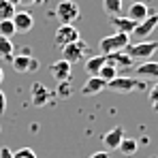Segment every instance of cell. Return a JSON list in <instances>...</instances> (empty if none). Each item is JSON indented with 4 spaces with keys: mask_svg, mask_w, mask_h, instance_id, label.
Returning a JSON list of instances; mask_svg holds the SVG:
<instances>
[{
    "mask_svg": "<svg viewBox=\"0 0 158 158\" xmlns=\"http://www.w3.org/2000/svg\"><path fill=\"white\" fill-rule=\"evenodd\" d=\"M145 88H148V81H141L137 77H124V75H118L115 79L107 81V90H111L115 94H131L137 90L145 92Z\"/></svg>",
    "mask_w": 158,
    "mask_h": 158,
    "instance_id": "obj_1",
    "label": "cell"
},
{
    "mask_svg": "<svg viewBox=\"0 0 158 158\" xmlns=\"http://www.w3.org/2000/svg\"><path fill=\"white\" fill-rule=\"evenodd\" d=\"M158 49V41H139V43H128L124 47V53L131 56L132 60H150Z\"/></svg>",
    "mask_w": 158,
    "mask_h": 158,
    "instance_id": "obj_2",
    "label": "cell"
},
{
    "mask_svg": "<svg viewBox=\"0 0 158 158\" xmlns=\"http://www.w3.org/2000/svg\"><path fill=\"white\" fill-rule=\"evenodd\" d=\"M131 43V34H122V32H115L111 36H103L101 43H98V52L107 56V53L113 52H124V47Z\"/></svg>",
    "mask_w": 158,
    "mask_h": 158,
    "instance_id": "obj_3",
    "label": "cell"
},
{
    "mask_svg": "<svg viewBox=\"0 0 158 158\" xmlns=\"http://www.w3.org/2000/svg\"><path fill=\"white\" fill-rule=\"evenodd\" d=\"M81 11H79V4L73 2V0H60L56 4V17L60 24H73L77 22Z\"/></svg>",
    "mask_w": 158,
    "mask_h": 158,
    "instance_id": "obj_4",
    "label": "cell"
},
{
    "mask_svg": "<svg viewBox=\"0 0 158 158\" xmlns=\"http://www.w3.org/2000/svg\"><path fill=\"white\" fill-rule=\"evenodd\" d=\"M62 49V60H66L69 64H77L83 60V56H88L90 53V47H88V43L85 41H75V43H69V45H64V47H60Z\"/></svg>",
    "mask_w": 158,
    "mask_h": 158,
    "instance_id": "obj_5",
    "label": "cell"
},
{
    "mask_svg": "<svg viewBox=\"0 0 158 158\" xmlns=\"http://www.w3.org/2000/svg\"><path fill=\"white\" fill-rule=\"evenodd\" d=\"M30 101H32L34 107H47L56 101V94H53L45 83L34 81V83H32V90H30Z\"/></svg>",
    "mask_w": 158,
    "mask_h": 158,
    "instance_id": "obj_6",
    "label": "cell"
},
{
    "mask_svg": "<svg viewBox=\"0 0 158 158\" xmlns=\"http://www.w3.org/2000/svg\"><path fill=\"white\" fill-rule=\"evenodd\" d=\"M75 41H79V30L73 24H60L58 26L56 34H53V43L58 47H64V45L75 43Z\"/></svg>",
    "mask_w": 158,
    "mask_h": 158,
    "instance_id": "obj_7",
    "label": "cell"
},
{
    "mask_svg": "<svg viewBox=\"0 0 158 158\" xmlns=\"http://www.w3.org/2000/svg\"><path fill=\"white\" fill-rule=\"evenodd\" d=\"M158 26V11L156 13H152V15H148L143 22H139L137 26H135V30H132L131 39H137V41H145L152 32H154V28Z\"/></svg>",
    "mask_w": 158,
    "mask_h": 158,
    "instance_id": "obj_8",
    "label": "cell"
},
{
    "mask_svg": "<svg viewBox=\"0 0 158 158\" xmlns=\"http://www.w3.org/2000/svg\"><path fill=\"white\" fill-rule=\"evenodd\" d=\"M135 77L141 79V81H158V62L143 60V62L135 69Z\"/></svg>",
    "mask_w": 158,
    "mask_h": 158,
    "instance_id": "obj_9",
    "label": "cell"
},
{
    "mask_svg": "<svg viewBox=\"0 0 158 158\" xmlns=\"http://www.w3.org/2000/svg\"><path fill=\"white\" fill-rule=\"evenodd\" d=\"M11 22H13V26H15V32H22V34L30 32L32 26H34V17H32L28 11H15V15L11 17Z\"/></svg>",
    "mask_w": 158,
    "mask_h": 158,
    "instance_id": "obj_10",
    "label": "cell"
},
{
    "mask_svg": "<svg viewBox=\"0 0 158 158\" xmlns=\"http://www.w3.org/2000/svg\"><path fill=\"white\" fill-rule=\"evenodd\" d=\"M107 64H111L118 73L122 71V69H131L132 64H135V60H132L131 56H126L124 52H113V53H107L105 56Z\"/></svg>",
    "mask_w": 158,
    "mask_h": 158,
    "instance_id": "obj_11",
    "label": "cell"
},
{
    "mask_svg": "<svg viewBox=\"0 0 158 158\" xmlns=\"http://www.w3.org/2000/svg\"><path fill=\"white\" fill-rule=\"evenodd\" d=\"M71 66H73V64H69L66 60L60 58V60H56L52 66H49V75H52L58 83H60V81H69V79H71Z\"/></svg>",
    "mask_w": 158,
    "mask_h": 158,
    "instance_id": "obj_12",
    "label": "cell"
},
{
    "mask_svg": "<svg viewBox=\"0 0 158 158\" xmlns=\"http://www.w3.org/2000/svg\"><path fill=\"white\" fill-rule=\"evenodd\" d=\"M30 53H32V52H30V47H24V49L19 52V56H13V58H11V66H13V71H15V73H22V75L28 73L30 58H32Z\"/></svg>",
    "mask_w": 158,
    "mask_h": 158,
    "instance_id": "obj_13",
    "label": "cell"
},
{
    "mask_svg": "<svg viewBox=\"0 0 158 158\" xmlns=\"http://www.w3.org/2000/svg\"><path fill=\"white\" fill-rule=\"evenodd\" d=\"M148 15H150V6H148L145 2H131V4H128V13H126V17L132 19L135 24L143 22Z\"/></svg>",
    "mask_w": 158,
    "mask_h": 158,
    "instance_id": "obj_14",
    "label": "cell"
},
{
    "mask_svg": "<svg viewBox=\"0 0 158 158\" xmlns=\"http://www.w3.org/2000/svg\"><path fill=\"white\" fill-rule=\"evenodd\" d=\"M107 90V81H103L101 77H88V81L81 85V94L83 96H94V94H98V92H103Z\"/></svg>",
    "mask_w": 158,
    "mask_h": 158,
    "instance_id": "obj_15",
    "label": "cell"
},
{
    "mask_svg": "<svg viewBox=\"0 0 158 158\" xmlns=\"http://www.w3.org/2000/svg\"><path fill=\"white\" fill-rule=\"evenodd\" d=\"M124 137H126L124 135V128L122 126H115V128H111L109 132L103 135V143H105V148H109V150H118V145H120V141Z\"/></svg>",
    "mask_w": 158,
    "mask_h": 158,
    "instance_id": "obj_16",
    "label": "cell"
},
{
    "mask_svg": "<svg viewBox=\"0 0 158 158\" xmlns=\"http://www.w3.org/2000/svg\"><path fill=\"white\" fill-rule=\"evenodd\" d=\"M111 26L115 28V32H122V34H132V30H135V22L128 19L126 15L122 17V15H115V17H111V22H109Z\"/></svg>",
    "mask_w": 158,
    "mask_h": 158,
    "instance_id": "obj_17",
    "label": "cell"
},
{
    "mask_svg": "<svg viewBox=\"0 0 158 158\" xmlns=\"http://www.w3.org/2000/svg\"><path fill=\"white\" fill-rule=\"evenodd\" d=\"M105 64H107V60H105L103 53H101V56H90V58L85 60V73H88V77H96L98 71H101Z\"/></svg>",
    "mask_w": 158,
    "mask_h": 158,
    "instance_id": "obj_18",
    "label": "cell"
},
{
    "mask_svg": "<svg viewBox=\"0 0 158 158\" xmlns=\"http://www.w3.org/2000/svg\"><path fill=\"white\" fill-rule=\"evenodd\" d=\"M13 53H15V47H13V39L0 36V60H6V62H11Z\"/></svg>",
    "mask_w": 158,
    "mask_h": 158,
    "instance_id": "obj_19",
    "label": "cell"
},
{
    "mask_svg": "<svg viewBox=\"0 0 158 158\" xmlns=\"http://www.w3.org/2000/svg\"><path fill=\"white\" fill-rule=\"evenodd\" d=\"M122 6H124V0H103V11H105L109 17H115L122 13Z\"/></svg>",
    "mask_w": 158,
    "mask_h": 158,
    "instance_id": "obj_20",
    "label": "cell"
},
{
    "mask_svg": "<svg viewBox=\"0 0 158 158\" xmlns=\"http://www.w3.org/2000/svg\"><path fill=\"white\" fill-rule=\"evenodd\" d=\"M137 148H139V141H137V139H131V137H124V139L120 141V145H118V150H120L124 156H132V154L137 152Z\"/></svg>",
    "mask_w": 158,
    "mask_h": 158,
    "instance_id": "obj_21",
    "label": "cell"
},
{
    "mask_svg": "<svg viewBox=\"0 0 158 158\" xmlns=\"http://www.w3.org/2000/svg\"><path fill=\"white\" fill-rule=\"evenodd\" d=\"M17 32H15V26L11 19H2L0 22V36H6V39H13Z\"/></svg>",
    "mask_w": 158,
    "mask_h": 158,
    "instance_id": "obj_22",
    "label": "cell"
},
{
    "mask_svg": "<svg viewBox=\"0 0 158 158\" xmlns=\"http://www.w3.org/2000/svg\"><path fill=\"white\" fill-rule=\"evenodd\" d=\"M15 15V6H11L6 0H0V22L2 19H11Z\"/></svg>",
    "mask_w": 158,
    "mask_h": 158,
    "instance_id": "obj_23",
    "label": "cell"
},
{
    "mask_svg": "<svg viewBox=\"0 0 158 158\" xmlns=\"http://www.w3.org/2000/svg\"><path fill=\"white\" fill-rule=\"evenodd\" d=\"M96 77H101L103 81H111V79L118 77V71H115V69H113L111 64H105V66H103V69L98 71V75H96Z\"/></svg>",
    "mask_w": 158,
    "mask_h": 158,
    "instance_id": "obj_24",
    "label": "cell"
},
{
    "mask_svg": "<svg viewBox=\"0 0 158 158\" xmlns=\"http://www.w3.org/2000/svg\"><path fill=\"white\" fill-rule=\"evenodd\" d=\"M56 96H60V98H69V96H71V79L58 83V92H56Z\"/></svg>",
    "mask_w": 158,
    "mask_h": 158,
    "instance_id": "obj_25",
    "label": "cell"
},
{
    "mask_svg": "<svg viewBox=\"0 0 158 158\" xmlns=\"http://www.w3.org/2000/svg\"><path fill=\"white\" fill-rule=\"evenodd\" d=\"M148 98H150V105L154 107V111H158V81L152 85V90L148 92Z\"/></svg>",
    "mask_w": 158,
    "mask_h": 158,
    "instance_id": "obj_26",
    "label": "cell"
},
{
    "mask_svg": "<svg viewBox=\"0 0 158 158\" xmlns=\"http://www.w3.org/2000/svg\"><path fill=\"white\" fill-rule=\"evenodd\" d=\"M13 158H36V154H34V150H30V148H22V150L13 152Z\"/></svg>",
    "mask_w": 158,
    "mask_h": 158,
    "instance_id": "obj_27",
    "label": "cell"
},
{
    "mask_svg": "<svg viewBox=\"0 0 158 158\" xmlns=\"http://www.w3.org/2000/svg\"><path fill=\"white\" fill-rule=\"evenodd\" d=\"M6 111V98H4V92L0 90V115Z\"/></svg>",
    "mask_w": 158,
    "mask_h": 158,
    "instance_id": "obj_28",
    "label": "cell"
},
{
    "mask_svg": "<svg viewBox=\"0 0 158 158\" xmlns=\"http://www.w3.org/2000/svg\"><path fill=\"white\" fill-rule=\"evenodd\" d=\"M39 69V60L36 58H30V66H28V73H34Z\"/></svg>",
    "mask_w": 158,
    "mask_h": 158,
    "instance_id": "obj_29",
    "label": "cell"
},
{
    "mask_svg": "<svg viewBox=\"0 0 158 158\" xmlns=\"http://www.w3.org/2000/svg\"><path fill=\"white\" fill-rule=\"evenodd\" d=\"M0 158H13V152L9 148H0Z\"/></svg>",
    "mask_w": 158,
    "mask_h": 158,
    "instance_id": "obj_30",
    "label": "cell"
},
{
    "mask_svg": "<svg viewBox=\"0 0 158 158\" xmlns=\"http://www.w3.org/2000/svg\"><path fill=\"white\" fill-rule=\"evenodd\" d=\"M88 158H109V154L107 152H94L92 156H88Z\"/></svg>",
    "mask_w": 158,
    "mask_h": 158,
    "instance_id": "obj_31",
    "label": "cell"
},
{
    "mask_svg": "<svg viewBox=\"0 0 158 158\" xmlns=\"http://www.w3.org/2000/svg\"><path fill=\"white\" fill-rule=\"evenodd\" d=\"M6 2H9L11 6H17V4H19V0H6Z\"/></svg>",
    "mask_w": 158,
    "mask_h": 158,
    "instance_id": "obj_32",
    "label": "cell"
},
{
    "mask_svg": "<svg viewBox=\"0 0 158 158\" xmlns=\"http://www.w3.org/2000/svg\"><path fill=\"white\" fill-rule=\"evenodd\" d=\"M19 4H34V0H19Z\"/></svg>",
    "mask_w": 158,
    "mask_h": 158,
    "instance_id": "obj_33",
    "label": "cell"
},
{
    "mask_svg": "<svg viewBox=\"0 0 158 158\" xmlns=\"http://www.w3.org/2000/svg\"><path fill=\"white\" fill-rule=\"evenodd\" d=\"M47 0H34V4H45Z\"/></svg>",
    "mask_w": 158,
    "mask_h": 158,
    "instance_id": "obj_34",
    "label": "cell"
},
{
    "mask_svg": "<svg viewBox=\"0 0 158 158\" xmlns=\"http://www.w3.org/2000/svg\"><path fill=\"white\" fill-rule=\"evenodd\" d=\"M2 79H4V71L0 69V81H2Z\"/></svg>",
    "mask_w": 158,
    "mask_h": 158,
    "instance_id": "obj_35",
    "label": "cell"
},
{
    "mask_svg": "<svg viewBox=\"0 0 158 158\" xmlns=\"http://www.w3.org/2000/svg\"><path fill=\"white\" fill-rule=\"evenodd\" d=\"M131 2H145V0H131Z\"/></svg>",
    "mask_w": 158,
    "mask_h": 158,
    "instance_id": "obj_36",
    "label": "cell"
},
{
    "mask_svg": "<svg viewBox=\"0 0 158 158\" xmlns=\"http://www.w3.org/2000/svg\"><path fill=\"white\" fill-rule=\"evenodd\" d=\"M0 132H2V128H0Z\"/></svg>",
    "mask_w": 158,
    "mask_h": 158,
    "instance_id": "obj_37",
    "label": "cell"
}]
</instances>
